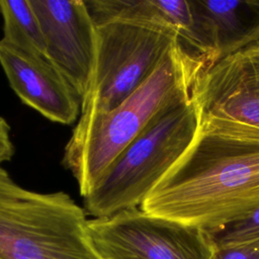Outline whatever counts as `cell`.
<instances>
[{
	"mask_svg": "<svg viewBox=\"0 0 259 259\" xmlns=\"http://www.w3.org/2000/svg\"><path fill=\"white\" fill-rule=\"evenodd\" d=\"M193 17L192 52L206 68L259 42V0H188Z\"/></svg>",
	"mask_w": 259,
	"mask_h": 259,
	"instance_id": "10",
	"label": "cell"
},
{
	"mask_svg": "<svg viewBox=\"0 0 259 259\" xmlns=\"http://www.w3.org/2000/svg\"><path fill=\"white\" fill-rule=\"evenodd\" d=\"M86 214L66 192L26 189L0 166V259H101Z\"/></svg>",
	"mask_w": 259,
	"mask_h": 259,
	"instance_id": "5",
	"label": "cell"
},
{
	"mask_svg": "<svg viewBox=\"0 0 259 259\" xmlns=\"http://www.w3.org/2000/svg\"><path fill=\"white\" fill-rule=\"evenodd\" d=\"M190 100L197 121L214 118L259 128V42L205 68Z\"/></svg>",
	"mask_w": 259,
	"mask_h": 259,
	"instance_id": "7",
	"label": "cell"
},
{
	"mask_svg": "<svg viewBox=\"0 0 259 259\" xmlns=\"http://www.w3.org/2000/svg\"><path fill=\"white\" fill-rule=\"evenodd\" d=\"M205 68L204 60L179 41L116 107L80 114L64 149L62 164L77 181L82 197L158 113L190 98L191 88Z\"/></svg>",
	"mask_w": 259,
	"mask_h": 259,
	"instance_id": "2",
	"label": "cell"
},
{
	"mask_svg": "<svg viewBox=\"0 0 259 259\" xmlns=\"http://www.w3.org/2000/svg\"><path fill=\"white\" fill-rule=\"evenodd\" d=\"M196 127L197 118L190 98L163 109L83 197L85 212L98 219L140 207L188 148Z\"/></svg>",
	"mask_w": 259,
	"mask_h": 259,
	"instance_id": "4",
	"label": "cell"
},
{
	"mask_svg": "<svg viewBox=\"0 0 259 259\" xmlns=\"http://www.w3.org/2000/svg\"><path fill=\"white\" fill-rule=\"evenodd\" d=\"M210 259H259V238L241 244L214 247Z\"/></svg>",
	"mask_w": 259,
	"mask_h": 259,
	"instance_id": "13",
	"label": "cell"
},
{
	"mask_svg": "<svg viewBox=\"0 0 259 259\" xmlns=\"http://www.w3.org/2000/svg\"><path fill=\"white\" fill-rule=\"evenodd\" d=\"M87 230L101 259H210L214 251L204 230L140 207L88 220Z\"/></svg>",
	"mask_w": 259,
	"mask_h": 259,
	"instance_id": "6",
	"label": "cell"
},
{
	"mask_svg": "<svg viewBox=\"0 0 259 259\" xmlns=\"http://www.w3.org/2000/svg\"><path fill=\"white\" fill-rule=\"evenodd\" d=\"M258 206L259 128L206 118L140 208L207 232Z\"/></svg>",
	"mask_w": 259,
	"mask_h": 259,
	"instance_id": "1",
	"label": "cell"
},
{
	"mask_svg": "<svg viewBox=\"0 0 259 259\" xmlns=\"http://www.w3.org/2000/svg\"><path fill=\"white\" fill-rule=\"evenodd\" d=\"M3 39L19 50L47 57V47L38 18L29 0H0Z\"/></svg>",
	"mask_w": 259,
	"mask_h": 259,
	"instance_id": "11",
	"label": "cell"
},
{
	"mask_svg": "<svg viewBox=\"0 0 259 259\" xmlns=\"http://www.w3.org/2000/svg\"><path fill=\"white\" fill-rule=\"evenodd\" d=\"M206 233L214 247L241 244L259 238V206L246 215Z\"/></svg>",
	"mask_w": 259,
	"mask_h": 259,
	"instance_id": "12",
	"label": "cell"
},
{
	"mask_svg": "<svg viewBox=\"0 0 259 259\" xmlns=\"http://www.w3.org/2000/svg\"><path fill=\"white\" fill-rule=\"evenodd\" d=\"M44 33L47 57L82 99L97 57L96 25L83 0H29Z\"/></svg>",
	"mask_w": 259,
	"mask_h": 259,
	"instance_id": "8",
	"label": "cell"
},
{
	"mask_svg": "<svg viewBox=\"0 0 259 259\" xmlns=\"http://www.w3.org/2000/svg\"><path fill=\"white\" fill-rule=\"evenodd\" d=\"M10 125L5 118L0 116V166L8 162L14 155V146L10 135Z\"/></svg>",
	"mask_w": 259,
	"mask_h": 259,
	"instance_id": "14",
	"label": "cell"
},
{
	"mask_svg": "<svg viewBox=\"0 0 259 259\" xmlns=\"http://www.w3.org/2000/svg\"><path fill=\"white\" fill-rule=\"evenodd\" d=\"M97 57L81 113L106 112L135 92L180 39L153 0H85Z\"/></svg>",
	"mask_w": 259,
	"mask_h": 259,
	"instance_id": "3",
	"label": "cell"
},
{
	"mask_svg": "<svg viewBox=\"0 0 259 259\" xmlns=\"http://www.w3.org/2000/svg\"><path fill=\"white\" fill-rule=\"evenodd\" d=\"M0 66L24 104L54 122L72 124L78 120L81 98L48 58L27 54L1 38Z\"/></svg>",
	"mask_w": 259,
	"mask_h": 259,
	"instance_id": "9",
	"label": "cell"
}]
</instances>
